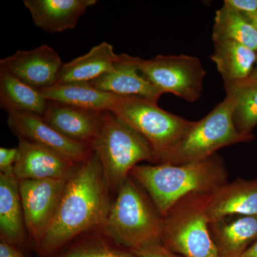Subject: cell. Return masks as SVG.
<instances>
[{"mask_svg": "<svg viewBox=\"0 0 257 257\" xmlns=\"http://www.w3.org/2000/svg\"><path fill=\"white\" fill-rule=\"evenodd\" d=\"M110 192L93 152L69 177L52 222L35 243L38 256H55L84 232L103 229L112 203Z\"/></svg>", "mask_w": 257, "mask_h": 257, "instance_id": "6da1fadb", "label": "cell"}, {"mask_svg": "<svg viewBox=\"0 0 257 257\" xmlns=\"http://www.w3.org/2000/svg\"><path fill=\"white\" fill-rule=\"evenodd\" d=\"M163 217L189 194H211L228 182L224 160L217 155L198 162L140 165L130 172Z\"/></svg>", "mask_w": 257, "mask_h": 257, "instance_id": "7a4b0ae2", "label": "cell"}, {"mask_svg": "<svg viewBox=\"0 0 257 257\" xmlns=\"http://www.w3.org/2000/svg\"><path fill=\"white\" fill-rule=\"evenodd\" d=\"M102 229L115 242L134 251L162 243V216L130 176L116 191Z\"/></svg>", "mask_w": 257, "mask_h": 257, "instance_id": "3957f363", "label": "cell"}, {"mask_svg": "<svg viewBox=\"0 0 257 257\" xmlns=\"http://www.w3.org/2000/svg\"><path fill=\"white\" fill-rule=\"evenodd\" d=\"M110 191L116 192L140 162L157 165L150 144L111 111L103 112L99 133L91 144Z\"/></svg>", "mask_w": 257, "mask_h": 257, "instance_id": "277c9868", "label": "cell"}, {"mask_svg": "<svg viewBox=\"0 0 257 257\" xmlns=\"http://www.w3.org/2000/svg\"><path fill=\"white\" fill-rule=\"evenodd\" d=\"M210 194H189L162 217L161 242L183 257H219L209 231Z\"/></svg>", "mask_w": 257, "mask_h": 257, "instance_id": "5b68a950", "label": "cell"}, {"mask_svg": "<svg viewBox=\"0 0 257 257\" xmlns=\"http://www.w3.org/2000/svg\"><path fill=\"white\" fill-rule=\"evenodd\" d=\"M112 113L150 144L157 165L165 163L194 124V121L164 110L157 103L130 96H120Z\"/></svg>", "mask_w": 257, "mask_h": 257, "instance_id": "8992f818", "label": "cell"}, {"mask_svg": "<svg viewBox=\"0 0 257 257\" xmlns=\"http://www.w3.org/2000/svg\"><path fill=\"white\" fill-rule=\"evenodd\" d=\"M233 111L232 101L226 96L207 116L194 121L164 164L184 165L206 160L222 147L251 141L253 135L246 136L236 130Z\"/></svg>", "mask_w": 257, "mask_h": 257, "instance_id": "52a82bcc", "label": "cell"}, {"mask_svg": "<svg viewBox=\"0 0 257 257\" xmlns=\"http://www.w3.org/2000/svg\"><path fill=\"white\" fill-rule=\"evenodd\" d=\"M138 69L161 92L172 93L194 102L203 90L206 72L199 59L192 56L157 55L150 60H137Z\"/></svg>", "mask_w": 257, "mask_h": 257, "instance_id": "ba28073f", "label": "cell"}, {"mask_svg": "<svg viewBox=\"0 0 257 257\" xmlns=\"http://www.w3.org/2000/svg\"><path fill=\"white\" fill-rule=\"evenodd\" d=\"M68 179L19 181L25 224L34 243L42 237L52 222Z\"/></svg>", "mask_w": 257, "mask_h": 257, "instance_id": "9c48e42d", "label": "cell"}, {"mask_svg": "<svg viewBox=\"0 0 257 257\" xmlns=\"http://www.w3.org/2000/svg\"><path fill=\"white\" fill-rule=\"evenodd\" d=\"M8 124L18 138L52 150L76 165L92 155V147L65 138L51 126L42 116L32 113L7 111Z\"/></svg>", "mask_w": 257, "mask_h": 257, "instance_id": "30bf717a", "label": "cell"}, {"mask_svg": "<svg viewBox=\"0 0 257 257\" xmlns=\"http://www.w3.org/2000/svg\"><path fill=\"white\" fill-rule=\"evenodd\" d=\"M63 63L47 45L31 50H18L0 60V71L8 72L39 91L57 84Z\"/></svg>", "mask_w": 257, "mask_h": 257, "instance_id": "8fae6325", "label": "cell"}, {"mask_svg": "<svg viewBox=\"0 0 257 257\" xmlns=\"http://www.w3.org/2000/svg\"><path fill=\"white\" fill-rule=\"evenodd\" d=\"M18 140L14 174L19 181L69 178L78 165L45 147L23 138Z\"/></svg>", "mask_w": 257, "mask_h": 257, "instance_id": "7c38bea8", "label": "cell"}, {"mask_svg": "<svg viewBox=\"0 0 257 257\" xmlns=\"http://www.w3.org/2000/svg\"><path fill=\"white\" fill-rule=\"evenodd\" d=\"M137 60L138 57L121 54L112 70L88 84L115 95L140 98L157 103L164 93L140 73Z\"/></svg>", "mask_w": 257, "mask_h": 257, "instance_id": "4fadbf2b", "label": "cell"}, {"mask_svg": "<svg viewBox=\"0 0 257 257\" xmlns=\"http://www.w3.org/2000/svg\"><path fill=\"white\" fill-rule=\"evenodd\" d=\"M103 112L48 101L42 117L65 138L91 146L100 128Z\"/></svg>", "mask_w": 257, "mask_h": 257, "instance_id": "5bb4252c", "label": "cell"}, {"mask_svg": "<svg viewBox=\"0 0 257 257\" xmlns=\"http://www.w3.org/2000/svg\"><path fill=\"white\" fill-rule=\"evenodd\" d=\"M209 222L230 216H257V179H238L210 194L207 206Z\"/></svg>", "mask_w": 257, "mask_h": 257, "instance_id": "9a60e30c", "label": "cell"}, {"mask_svg": "<svg viewBox=\"0 0 257 257\" xmlns=\"http://www.w3.org/2000/svg\"><path fill=\"white\" fill-rule=\"evenodd\" d=\"M37 28L49 33L72 30L96 0H24Z\"/></svg>", "mask_w": 257, "mask_h": 257, "instance_id": "2e32d148", "label": "cell"}, {"mask_svg": "<svg viewBox=\"0 0 257 257\" xmlns=\"http://www.w3.org/2000/svg\"><path fill=\"white\" fill-rule=\"evenodd\" d=\"M0 235L1 239L21 250L27 245L29 234L14 173H0Z\"/></svg>", "mask_w": 257, "mask_h": 257, "instance_id": "e0dca14e", "label": "cell"}, {"mask_svg": "<svg viewBox=\"0 0 257 257\" xmlns=\"http://www.w3.org/2000/svg\"><path fill=\"white\" fill-rule=\"evenodd\" d=\"M219 257H241L257 240V216H230L209 224Z\"/></svg>", "mask_w": 257, "mask_h": 257, "instance_id": "ac0fdd59", "label": "cell"}, {"mask_svg": "<svg viewBox=\"0 0 257 257\" xmlns=\"http://www.w3.org/2000/svg\"><path fill=\"white\" fill-rule=\"evenodd\" d=\"M119 58L112 45L101 42L85 55L63 64L57 84L92 82L112 70Z\"/></svg>", "mask_w": 257, "mask_h": 257, "instance_id": "d6986e66", "label": "cell"}, {"mask_svg": "<svg viewBox=\"0 0 257 257\" xmlns=\"http://www.w3.org/2000/svg\"><path fill=\"white\" fill-rule=\"evenodd\" d=\"M40 92L47 100L99 112H112L120 98L112 93L96 89L88 83L57 84Z\"/></svg>", "mask_w": 257, "mask_h": 257, "instance_id": "ffe728a7", "label": "cell"}, {"mask_svg": "<svg viewBox=\"0 0 257 257\" xmlns=\"http://www.w3.org/2000/svg\"><path fill=\"white\" fill-rule=\"evenodd\" d=\"M211 59L224 83L247 78L254 69L257 52L230 40L214 41Z\"/></svg>", "mask_w": 257, "mask_h": 257, "instance_id": "44dd1931", "label": "cell"}, {"mask_svg": "<svg viewBox=\"0 0 257 257\" xmlns=\"http://www.w3.org/2000/svg\"><path fill=\"white\" fill-rule=\"evenodd\" d=\"M48 100L37 90L8 72L0 71V105L6 111L43 116Z\"/></svg>", "mask_w": 257, "mask_h": 257, "instance_id": "7402d4cb", "label": "cell"}, {"mask_svg": "<svg viewBox=\"0 0 257 257\" xmlns=\"http://www.w3.org/2000/svg\"><path fill=\"white\" fill-rule=\"evenodd\" d=\"M226 97L234 105L233 120L236 130L246 136L257 125V78H247L224 83Z\"/></svg>", "mask_w": 257, "mask_h": 257, "instance_id": "603a6c76", "label": "cell"}, {"mask_svg": "<svg viewBox=\"0 0 257 257\" xmlns=\"http://www.w3.org/2000/svg\"><path fill=\"white\" fill-rule=\"evenodd\" d=\"M213 40H230L257 52V28L242 13L223 5L216 12Z\"/></svg>", "mask_w": 257, "mask_h": 257, "instance_id": "cb8c5ba5", "label": "cell"}, {"mask_svg": "<svg viewBox=\"0 0 257 257\" xmlns=\"http://www.w3.org/2000/svg\"><path fill=\"white\" fill-rule=\"evenodd\" d=\"M53 257H138L106 235L75 240Z\"/></svg>", "mask_w": 257, "mask_h": 257, "instance_id": "d4e9b609", "label": "cell"}, {"mask_svg": "<svg viewBox=\"0 0 257 257\" xmlns=\"http://www.w3.org/2000/svg\"><path fill=\"white\" fill-rule=\"evenodd\" d=\"M132 251L138 257H183L172 252L162 243H152Z\"/></svg>", "mask_w": 257, "mask_h": 257, "instance_id": "484cf974", "label": "cell"}, {"mask_svg": "<svg viewBox=\"0 0 257 257\" xmlns=\"http://www.w3.org/2000/svg\"><path fill=\"white\" fill-rule=\"evenodd\" d=\"M18 155V147L0 148V172L2 174L14 173V167Z\"/></svg>", "mask_w": 257, "mask_h": 257, "instance_id": "4316f807", "label": "cell"}, {"mask_svg": "<svg viewBox=\"0 0 257 257\" xmlns=\"http://www.w3.org/2000/svg\"><path fill=\"white\" fill-rule=\"evenodd\" d=\"M224 5L242 14L257 13V0H225Z\"/></svg>", "mask_w": 257, "mask_h": 257, "instance_id": "83f0119b", "label": "cell"}, {"mask_svg": "<svg viewBox=\"0 0 257 257\" xmlns=\"http://www.w3.org/2000/svg\"><path fill=\"white\" fill-rule=\"evenodd\" d=\"M0 257H27L23 250L15 245L7 242L5 240L0 241Z\"/></svg>", "mask_w": 257, "mask_h": 257, "instance_id": "f1b7e54d", "label": "cell"}, {"mask_svg": "<svg viewBox=\"0 0 257 257\" xmlns=\"http://www.w3.org/2000/svg\"><path fill=\"white\" fill-rule=\"evenodd\" d=\"M241 257H257V240L243 253Z\"/></svg>", "mask_w": 257, "mask_h": 257, "instance_id": "f546056e", "label": "cell"}, {"mask_svg": "<svg viewBox=\"0 0 257 257\" xmlns=\"http://www.w3.org/2000/svg\"><path fill=\"white\" fill-rule=\"evenodd\" d=\"M247 18L248 20L257 28V13L253 14H243Z\"/></svg>", "mask_w": 257, "mask_h": 257, "instance_id": "4dcf8cb0", "label": "cell"}, {"mask_svg": "<svg viewBox=\"0 0 257 257\" xmlns=\"http://www.w3.org/2000/svg\"><path fill=\"white\" fill-rule=\"evenodd\" d=\"M251 77H256L257 78V60L256 62V64H255L254 69H253V72H251Z\"/></svg>", "mask_w": 257, "mask_h": 257, "instance_id": "1f68e13d", "label": "cell"}]
</instances>
